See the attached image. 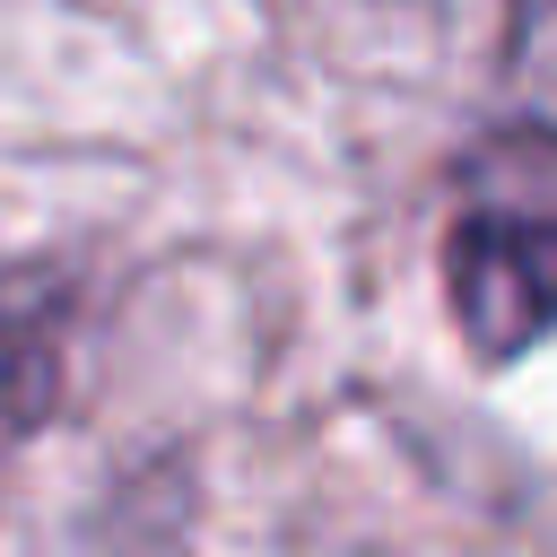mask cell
<instances>
[{
    "mask_svg": "<svg viewBox=\"0 0 557 557\" xmlns=\"http://www.w3.org/2000/svg\"><path fill=\"white\" fill-rule=\"evenodd\" d=\"M444 305L487 366L540 348L557 331V218L470 209L444 235Z\"/></svg>",
    "mask_w": 557,
    "mask_h": 557,
    "instance_id": "cell-1",
    "label": "cell"
},
{
    "mask_svg": "<svg viewBox=\"0 0 557 557\" xmlns=\"http://www.w3.org/2000/svg\"><path fill=\"white\" fill-rule=\"evenodd\" d=\"M444 9L487 44L496 96L522 122L557 131V0H444Z\"/></svg>",
    "mask_w": 557,
    "mask_h": 557,
    "instance_id": "cell-2",
    "label": "cell"
},
{
    "mask_svg": "<svg viewBox=\"0 0 557 557\" xmlns=\"http://www.w3.org/2000/svg\"><path fill=\"white\" fill-rule=\"evenodd\" d=\"M61 400V296L44 278L0 287V435H26Z\"/></svg>",
    "mask_w": 557,
    "mask_h": 557,
    "instance_id": "cell-3",
    "label": "cell"
}]
</instances>
